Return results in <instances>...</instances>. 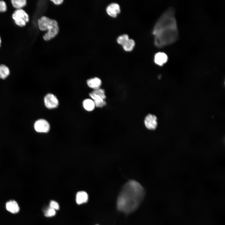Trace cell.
<instances>
[{
	"instance_id": "obj_1",
	"label": "cell",
	"mask_w": 225,
	"mask_h": 225,
	"mask_svg": "<svg viewBox=\"0 0 225 225\" xmlns=\"http://www.w3.org/2000/svg\"><path fill=\"white\" fill-rule=\"evenodd\" d=\"M153 34L155 44L158 48L172 44L177 40L178 33L173 8H168L161 16L154 27Z\"/></svg>"
},
{
	"instance_id": "obj_2",
	"label": "cell",
	"mask_w": 225,
	"mask_h": 225,
	"mask_svg": "<svg viewBox=\"0 0 225 225\" xmlns=\"http://www.w3.org/2000/svg\"><path fill=\"white\" fill-rule=\"evenodd\" d=\"M145 190L137 181L131 180L123 187L118 197L117 206L118 210L126 213L135 211L144 198Z\"/></svg>"
},
{
	"instance_id": "obj_3",
	"label": "cell",
	"mask_w": 225,
	"mask_h": 225,
	"mask_svg": "<svg viewBox=\"0 0 225 225\" xmlns=\"http://www.w3.org/2000/svg\"><path fill=\"white\" fill-rule=\"evenodd\" d=\"M39 29L41 31L48 30L43 36L44 40L48 41L55 37L58 34L59 28L57 22L45 16H42L38 20Z\"/></svg>"
},
{
	"instance_id": "obj_4",
	"label": "cell",
	"mask_w": 225,
	"mask_h": 225,
	"mask_svg": "<svg viewBox=\"0 0 225 225\" xmlns=\"http://www.w3.org/2000/svg\"><path fill=\"white\" fill-rule=\"evenodd\" d=\"M89 95L92 99L96 107L101 108L106 105L104 100L106 96L103 89L100 88L95 89L89 93Z\"/></svg>"
},
{
	"instance_id": "obj_5",
	"label": "cell",
	"mask_w": 225,
	"mask_h": 225,
	"mask_svg": "<svg viewBox=\"0 0 225 225\" xmlns=\"http://www.w3.org/2000/svg\"><path fill=\"white\" fill-rule=\"evenodd\" d=\"M12 18L16 24L21 27L25 26L29 21L28 15L22 9L16 10L12 14Z\"/></svg>"
},
{
	"instance_id": "obj_6",
	"label": "cell",
	"mask_w": 225,
	"mask_h": 225,
	"mask_svg": "<svg viewBox=\"0 0 225 225\" xmlns=\"http://www.w3.org/2000/svg\"><path fill=\"white\" fill-rule=\"evenodd\" d=\"M34 128L37 132L46 133L48 132L50 128V126L46 120L41 119L36 121L34 124Z\"/></svg>"
},
{
	"instance_id": "obj_7",
	"label": "cell",
	"mask_w": 225,
	"mask_h": 225,
	"mask_svg": "<svg viewBox=\"0 0 225 225\" xmlns=\"http://www.w3.org/2000/svg\"><path fill=\"white\" fill-rule=\"evenodd\" d=\"M44 102L46 107L50 109L56 108L59 103L56 96L51 93H48L46 95L44 98Z\"/></svg>"
},
{
	"instance_id": "obj_8",
	"label": "cell",
	"mask_w": 225,
	"mask_h": 225,
	"mask_svg": "<svg viewBox=\"0 0 225 225\" xmlns=\"http://www.w3.org/2000/svg\"><path fill=\"white\" fill-rule=\"evenodd\" d=\"M144 123L146 127L148 129L154 130L158 126L156 116L151 114L147 115L145 118Z\"/></svg>"
},
{
	"instance_id": "obj_9",
	"label": "cell",
	"mask_w": 225,
	"mask_h": 225,
	"mask_svg": "<svg viewBox=\"0 0 225 225\" xmlns=\"http://www.w3.org/2000/svg\"><path fill=\"white\" fill-rule=\"evenodd\" d=\"M106 11L108 14L112 17H116L120 11V6L118 4L113 3L107 7Z\"/></svg>"
},
{
	"instance_id": "obj_10",
	"label": "cell",
	"mask_w": 225,
	"mask_h": 225,
	"mask_svg": "<svg viewBox=\"0 0 225 225\" xmlns=\"http://www.w3.org/2000/svg\"><path fill=\"white\" fill-rule=\"evenodd\" d=\"M168 60L167 55L163 52L156 53L154 56V61L156 64L160 66H162L166 63Z\"/></svg>"
},
{
	"instance_id": "obj_11",
	"label": "cell",
	"mask_w": 225,
	"mask_h": 225,
	"mask_svg": "<svg viewBox=\"0 0 225 225\" xmlns=\"http://www.w3.org/2000/svg\"><path fill=\"white\" fill-rule=\"evenodd\" d=\"M88 196L87 192L84 191L78 192L76 196V201L78 205H81L88 202Z\"/></svg>"
},
{
	"instance_id": "obj_12",
	"label": "cell",
	"mask_w": 225,
	"mask_h": 225,
	"mask_svg": "<svg viewBox=\"0 0 225 225\" xmlns=\"http://www.w3.org/2000/svg\"><path fill=\"white\" fill-rule=\"evenodd\" d=\"M6 207L7 210L12 213H17L19 211V207L18 203L14 200H11L7 202Z\"/></svg>"
},
{
	"instance_id": "obj_13",
	"label": "cell",
	"mask_w": 225,
	"mask_h": 225,
	"mask_svg": "<svg viewBox=\"0 0 225 225\" xmlns=\"http://www.w3.org/2000/svg\"><path fill=\"white\" fill-rule=\"evenodd\" d=\"M87 83L90 88L96 89L99 88L102 82L100 78L96 77L88 79L87 81Z\"/></svg>"
},
{
	"instance_id": "obj_14",
	"label": "cell",
	"mask_w": 225,
	"mask_h": 225,
	"mask_svg": "<svg viewBox=\"0 0 225 225\" xmlns=\"http://www.w3.org/2000/svg\"><path fill=\"white\" fill-rule=\"evenodd\" d=\"M135 42L132 39L127 38L122 42L121 45L124 49L126 51H130L133 49L135 45Z\"/></svg>"
},
{
	"instance_id": "obj_15",
	"label": "cell",
	"mask_w": 225,
	"mask_h": 225,
	"mask_svg": "<svg viewBox=\"0 0 225 225\" xmlns=\"http://www.w3.org/2000/svg\"><path fill=\"white\" fill-rule=\"evenodd\" d=\"M83 106L84 108L88 111L93 110L95 106L93 101L90 99L84 100L83 102Z\"/></svg>"
},
{
	"instance_id": "obj_16",
	"label": "cell",
	"mask_w": 225,
	"mask_h": 225,
	"mask_svg": "<svg viewBox=\"0 0 225 225\" xmlns=\"http://www.w3.org/2000/svg\"><path fill=\"white\" fill-rule=\"evenodd\" d=\"M10 71L8 68L3 64L0 65V78H6L9 74Z\"/></svg>"
},
{
	"instance_id": "obj_17",
	"label": "cell",
	"mask_w": 225,
	"mask_h": 225,
	"mask_svg": "<svg viewBox=\"0 0 225 225\" xmlns=\"http://www.w3.org/2000/svg\"><path fill=\"white\" fill-rule=\"evenodd\" d=\"M11 2L13 6L17 9H22L27 3L26 0H12Z\"/></svg>"
},
{
	"instance_id": "obj_18",
	"label": "cell",
	"mask_w": 225,
	"mask_h": 225,
	"mask_svg": "<svg viewBox=\"0 0 225 225\" xmlns=\"http://www.w3.org/2000/svg\"><path fill=\"white\" fill-rule=\"evenodd\" d=\"M56 211L50 207L46 209L44 212V215L47 217H51L54 216Z\"/></svg>"
},
{
	"instance_id": "obj_19",
	"label": "cell",
	"mask_w": 225,
	"mask_h": 225,
	"mask_svg": "<svg viewBox=\"0 0 225 225\" xmlns=\"http://www.w3.org/2000/svg\"><path fill=\"white\" fill-rule=\"evenodd\" d=\"M49 207L55 210H58L60 208V206L58 203L54 200H51L49 203Z\"/></svg>"
},
{
	"instance_id": "obj_20",
	"label": "cell",
	"mask_w": 225,
	"mask_h": 225,
	"mask_svg": "<svg viewBox=\"0 0 225 225\" xmlns=\"http://www.w3.org/2000/svg\"><path fill=\"white\" fill-rule=\"evenodd\" d=\"M7 9L5 2L2 0L0 1V12H5Z\"/></svg>"
},
{
	"instance_id": "obj_21",
	"label": "cell",
	"mask_w": 225,
	"mask_h": 225,
	"mask_svg": "<svg viewBox=\"0 0 225 225\" xmlns=\"http://www.w3.org/2000/svg\"><path fill=\"white\" fill-rule=\"evenodd\" d=\"M51 1L53 2H54V4H56V5H59V4H61L63 2V0H51Z\"/></svg>"
},
{
	"instance_id": "obj_22",
	"label": "cell",
	"mask_w": 225,
	"mask_h": 225,
	"mask_svg": "<svg viewBox=\"0 0 225 225\" xmlns=\"http://www.w3.org/2000/svg\"><path fill=\"white\" fill-rule=\"evenodd\" d=\"M1 38L0 37V45H1Z\"/></svg>"
},
{
	"instance_id": "obj_23",
	"label": "cell",
	"mask_w": 225,
	"mask_h": 225,
	"mask_svg": "<svg viewBox=\"0 0 225 225\" xmlns=\"http://www.w3.org/2000/svg\"></svg>"
}]
</instances>
